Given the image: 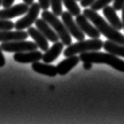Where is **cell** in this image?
<instances>
[{"label":"cell","mask_w":124,"mask_h":124,"mask_svg":"<svg viewBox=\"0 0 124 124\" xmlns=\"http://www.w3.org/2000/svg\"><path fill=\"white\" fill-rule=\"evenodd\" d=\"M83 14L88 20L93 23L100 33L108 39L124 45V35L120 33L119 30L112 27L109 23H108L102 17H101L97 11L91 9H85Z\"/></svg>","instance_id":"cell-1"},{"label":"cell","mask_w":124,"mask_h":124,"mask_svg":"<svg viewBox=\"0 0 124 124\" xmlns=\"http://www.w3.org/2000/svg\"><path fill=\"white\" fill-rule=\"evenodd\" d=\"M122 22H123V29H124V6L122 9Z\"/></svg>","instance_id":"cell-30"},{"label":"cell","mask_w":124,"mask_h":124,"mask_svg":"<svg viewBox=\"0 0 124 124\" xmlns=\"http://www.w3.org/2000/svg\"><path fill=\"white\" fill-rule=\"evenodd\" d=\"M31 68L35 72L50 77H54L58 74L56 66L45 62L44 63H41L39 61L34 62L31 64Z\"/></svg>","instance_id":"cell-17"},{"label":"cell","mask_w":124,"mask_h":124,"mask_svg":"<svg viewBox=\"0 0 124 124\" xmlns=\"http://www.w3.org/2000/svg\"><path fill=\"white\" fill-rule=\"evenodd\" d=\"M15 28V24L9 20L0 19V31H7L12 30Z\"/></svg>","instance_id":"cell-22"},{"label":"cell","mask_w":124,"mask_h":124,"mask_svg":"<svg viewBox=\"0 0 124 124\" xmlns=\"http://www.w3.org/2000/svg\"><path fill=\"white\" fill-rule=\"evenodd\" d=\"M39 3L43 10H47L50 6V0H39Z\"/></svg>","instance_id":"cell-24"},{"label":"cell","mask_w":124,"mask_h":124,"mask_svg":"<svg viewBox=\"0 0 124 124\" xmlns=\"http://www.w3.org/2000/svg\"><path fill=\"white\" fill-rule=\"evenodd\" d=\"M124 6V0H113V7L116 11L122 10Z\"/></svg>","instance_id":"cell-23"},{"label":"cell","mask_w":124,"mask_h":124,"mask_svg":"<svg viewBox=\"0 0 124 124\" xmlns=\"http://www.w3.org/2000/svg\"><path fill=\"white\" fill-rule=\"evenodd\" d=\"M42 54L41 51L37 50L20 52V53H15L14 55V60L18 63L22 64H29L34 63V62L39 61L42 59Z\"/></svg>","instance_id":"cell-10"},{"label":"cell","mask_w":124,"mask_h":124,"mask_svg":"<svg viewBox=\"0 0 124 124\" xmlns=\"http://www.w3.org/2000/svg\"><path fill=\"white\" fill-rule=\"evenodd\" d=\"M116 11V10L114 9L113 6H107L103 9V14L112 27L120 31L123 28V22L118 17Z\"/></svg>","instance_id":"cell-16"},{"label":"cell","mask_w":124,"mask_h":124,"mask_svg":"<svg viewBox=\"0 0 124 124\" xmlns=\"http://www.w3.org/2000/svg\"><path fill=\"white\" fill-rule=\"evenodd\" d=\"M42 18L50 24L54 30L57 32V34L59 36L60 39L63 42L64 46H69L72 42L71 34L67 30L66 27L63 22H61L58 19L57 16L55 15L53 12H50L48 10H43L42 13Z\"/></svg>","instance_id":"cell-4"},{"label":"cell","mask_w":124,"mask_h":124,"mask_svg":"<svg viewBox=\"0 0 124 124\" xmlns=\"http://www.w3.org/2000/svg\"><path fill=\"white\" fill-rule=\"evenodd\" d=\"M35 24L36 28L45 35L46 38L49 41H50L52 42H57L59 41L60 38L57 34V32L54 30V28L44 19L42 18L37 19Z\"/></svg>","instance_id":"cell-11"},{"label":"cell","mask_w":124,"mask_h":124,"mask_svg":"<svg viewBox=\"0 0 124 124\" xmlns=\"http://www.w3.org/2000/svg\"><path fill=\"white\" fill-rule=\"evenodd\" d=\"M62 0H50V6L53 13L57 15V17L61 16L63 13V9H62Z\"/></svg>","instance_id":"cell-20"},{"label":"cell","mask_w":124,"mask_h":124,"mask_svg":"<svg viewBox=\"0 0 124 124\" xmlns=\"http://www.w3.org/2000/svg\"><path fill=\"white\" fill-rule=\"evenodd\" d=\"M64 46V45L62 42L58 41L57 42H54V44L50 49H48L46 51H45V54L42 55V60L45 63H52L60 56L61 52L63 51Z\"/></svg>","instance_id":"cell-15"},{"label":"cell","mask_w":124,"mask_h":124,"mask_svg":"<svg viewBox=\"0 0 124 124\" xmlns=\"http://www.w3.org/2000/svg\"><path fill=\"white\" fill-rule=\"evenodd\" d=\"M93 2L94 0H80V5L83 7H87V6H90Z\"/></svg>","instance_id":"cell-25"},{"label":"cell","mask_w":124,"mask_h":124,"mask_svg":"<svg viewBox=\"0 0 124 124\" xmlns=\"http://www.w3.org/2000/svg\"><path fill=\"white\" fill-rule=\"evenodd\" d=\"M2 5V0H0V6Z\"/></svg>","instance_id":"cell-31"},{"label":"cell","mask_w":124,"mask_h":124,"mask_svg":"<svg viewBox=\"0 0 124 124\" xmlns=\"http://www.w3.org/2000/svg\"><path fill=\"white\" fill-rule=\"evenodd\" d=\"M113 0H94V2L90 5V9L93 10L98 11L101 9H104L105 6H108Z\"/></svg>","instance_id":"cell-21"},{"label":"cell","mask_w":124,"mask_h":124,"mask_svg":"<svg viewBox=\"0 0 124 124\" xmlns=\"http://www.w3.org/2000/svg\"><path fill=\"white\" fill-rule=\"evenodd\" d=\"M103 45L104 42L100 39H92L89 40L84 39L68 46V47L64 50V55L65 57H69L85 52L98 51L103 48Z\"/></svg>","instance_id":"cell-3"},{"label":"cell","mask_w":124,"mask_h":124,"mask_svg":"<svg viewBox=\"0 0 124 124\" xmlns=\"http://www.w3.org/2000/svg\"><path fill=\"white\" fill-rule=\"evenodd\" d=\"M76 22L79 25V28L83 31L85 35L92 39H99L101 36L100 31L97 30L94 25H92L90 23L89 20L83 14L78 15L76 17Z\"/></svg>","instance_id":"cell-9"},{"label":"cell","mask_w":124,"mask_h":124,"mask_svg":"<svg viewBox=\"0 0 124 124\" xmlns=\"http://www.w3.org/2000/svg\"><path fill=\"white\" fill-rule=\"evenodd\" d=\"M0 46L3 51L9 53H20V52L35 50L39 48L35 42L25 40L4 42Z\"/></svg>","instance_id":"cell-6"},{"label":"cell","mask_w":124,"mask_h":124,"mask_svg":"<svg viewBox=\"0 0 124 124\" xmlns=\"http://www.w3.org/2000/svg\"><path fill=\"white\" fill-rule=\"evenodd\" d=\"M80 58L76 55H72V56L67 57L66 59L61 61L59 64L57 65V73L60 76H65L69 71L78 65L79 63Z\"/></svg>","instance_id":"cell-12"},{"label":"cell","mask_w":124,"mask_h":124,"mask_svg":"<svg viewBox=\"0 0 124 124\" xmlns=\"http://www.w3.org/2000/svg\"><path fill=\"white\" fill-rule=\"evenodd\" d=\"M29 35L28 31L23 30L17 31H0V42H14L27 39Z\"/></svg>","instance_id":"cell-13"},{"label":"cell","mask_w":124,"mask_h":124,"mask_svg":"<svg viewBox=\"0 0 124 124\" xmlns=\"http://www.w3.org/2000/svg\"><path fill=\"white\" fill-rule=\"evenodd\" d=\"M2 50L1 48V46H0V68L3 67L6 64V59H5V57H4V55H3Z\"/></svg>","instance_id":"cell-27"},{"label":"cell","mask_w":124,"mask_h":124,"mask_svg":"<svg viewBox=\"0 0 124 124\" xmlns=\"http://www.w3.org/2000/svg\"><path fill=\"white\" fill-rule=\"evenodd\" d=\"M104 50L108 53H110L117 57H124V45L117 43L116 42L108 39L104 42Z\"/></svg>","instance_id":"cell-18"},{"label":"cell","mask_w":124,"mask_h":124,"mask_svg":"<svg viewBox=\"0 0 124 124\" xmlns=\"http://www.w3.org/2000/svg\"><path fill=\"white\" fill-rule=\"evenodd\" d=\"M61 18L63 23L66 27L67 30L76 40L82 41L85 39V34L79 28L76 21H74L73 16L68 11H64L61 14Z\"/></svg>","instance_id":"cell-7"},{"label":"cell","mask_w":124,"mask_h":124,"mask_svg":"<svg viewBox=\"0 0 124 124\" xmlns=\"http://www.w3.org/2000/svg\"><path fill=\"white\" fill-rule=\"evenodd\" d=\"M29 6L26 3H19L15 6H11L8 8H5L0 10V19L9 20L16 17H19L27 14Z\"/></svg>","instance_id":"cell-8"},{"label":"cell","mask_w":124,"mask_h":124,"mask_svg":"<svg viewBox=\"0 0 124 124\" xmlns=\"http://www.w3.org/2000/svg\"><path fill=\"white\" fill-rule=\"evenodd\" d=\"M63 4L68 9V11L73 16L77 17L81 14V9L79 5L77 4L76 0H62Z\"/></svg>","instance_id":"cell-19"},{"label":"cell","mask_w":124,"mask_h":124,"mask_svg":"<svg viewBox=\"0 0 124 124\" xmlns=\"http://www.w3.org/2000/svg\"><path fill=\"white\" fill-rule=\"evenodd\" d=\"M80 61H89L93 64H104L112 67L121 72H124V61L116 55L110 53H103L98 51H90L82 53L79 55Z\"/></svg>","instance_id":"cell-2"},{"label":"cell","mask_w":124,"mask_h":124,"mask_svg":"<svg viewBox=\"0 0 124 124\" xmlns=\"http://www.w3.org/2000/svg\"><path fill=\"white\" fill-rule=\"evenodd\" d=\"M40 5L39 2H34L31 5L24 17H22L15 23V29L16 30H24L35 23L38 19V16L40 12Z\"/></svg>","instance_id":"cell-5"},{"label":"cell","mask_w":124,"mask_h":124,"mask_svg":"<svg viewBox=\"0 0 124 124\" xmlns=\"http://www.w3.org/2000/svg\"><path fill=\"white\" fill-rule=\"evenodd\" d=\"M24 3L28 4V6H31L32 3H34V0H23Z\"/></svg>","instance_id":"cell-29"},{"label":"cell","mask_w":124,"mask_h":124,"mask_svg":"<svg viewBox=\"0 0 124 124\" xmlns=\"http://www.w3.org/2000/svg\"><path fill=\"white\" fill-rule=\"evenodd\" d=\"M15 0H2V6L4 8H8L14 4Z\"/></svg>","instance_id":"cell-26"},{"label":"cell","mask_w":124,"mask_h":124,"mask_svg":"<svg viewBox=\"0 0 124 124\" xmlns=\"http://www.w3.org/2000/svg\"><path fill=\"white\" fill-rule=\"evenodd\" d=\"M76 1H80V0H76Z\"/></svg>","instance_id":"cell-32"},{"label":"cell","mask_w":124,"mask_h":124,"mask_svg":"<svg viewBox=\"0 0 124 124\" xmlns=\"http://www.w3.org/2000/svg\"><path fill=\"white\" fill-rule=\"evenodd\" d=\"M92 64L91 62H89V61H85L83 62V67L84 68L85 70H90L91 68H92Z\"/></svg>","instance_id":"cell-28"},{"label":"cell","mask_w":124,"mask_h":124,"mask_svg":"<svg viewBox=\"0 0 124 124\" xmlns=\"http://www.w3.org/2000/svg\"><path fill=\"white\" fill-rule=\"evenodd\" d=\"M28 33L32 39L37 44L38 47L41 49L42 51H46L49 49V42L48 39L46 36L39 30L38 28H35L33 27H29L28 29Z\"/></svg>","instance_id":"cell-14"}]
</instances>
